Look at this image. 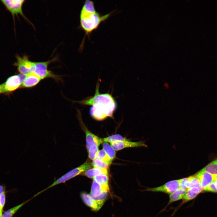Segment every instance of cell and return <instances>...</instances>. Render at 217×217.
Instances as JSON below:
<instances>
[{
    "label": "cell",
    "instance_id": "obj_1",
    "mask_svg": "<svg viewBox=\"0 0 217 217\" xmlns=\"http://www.w3.org/2000/svg\"><path fill=\"white\" fill-rule=\"evenodd\" d=\"M99 86V83L98 82L93 96L77 102L82 105L91 106L90 115L96 120L102 121L108 117L113 118L117 107L116 101L110 94L100 93Z\"/></svg>",
    "mask_w": 217,
    "mask_h": 217
},
{
    "label": "cell",
    "instance_id": "obj_2",
    "mask_svg": "<svg viewBox=\"0 0 217 217\" xmlns=\"http://www.w3.org/2000/svg\"><path fill=\"white\" fill-rule=\"evenodd\" d=\"M115 10L104 15L97 12L94 2L91 0L85 1L81 10L80 15V27L85 32V35L90 38L92 32L96 30L102 22L107 20Z\"/></svg>",
    "mask_w": 217,
    "mask_h": 217
},
{
    "label": "cell",
    "instance_id": "obj_3",
    "mask_svg": "<svg viewBox=\"0 0 217 217\" xmlns=\"http://www.w3.org/2000/svg\"><path fill=\"white\" fill-rule=\"evenodd\" d=\"M93 166L92 163L87 161L80 166L68 171L54 181L51 184L34 195L35 197L44 191L54 186L64 183L77 175L82 174Z\"/></svg>",
    "mask_w": 217,
    "mask_h": 217
},
{
    "label": "cell",
    "instance_id": "obj_4",
    "mask_svg": "<svg viewBox=\"0 0 217 217\" xmlns=\"http://www.w3.org/2000/svg\"><path fill=\"white\" fill-rule=\"evenodd\" d=\"M55 60V58L45 61L35 62V67L33 72L36 74L42 80L47 78H50L56 80H61V77L60 76L54 74L48 69L49 65Z\"/></svg>",
    "mask_w": 217,
    "mask_h": 217
},
{
    "label": "cell",
    "instance_id": "obj_5",
    "mask_svg": "<svg viewBox=\"0 0 217 217\" xmlns=\"http://www.w3.org/2000/svg\"><path fill=\"white\" fill-rule=\"evenodd\" d=\"M17 61L15 65L20 74L27 75L33 72L35 67V62L29 60V57L24 55L21 57L19 55L16 56Z\"/></svg>",
    "mask_w": 217,
    "mask_h": 217
},
{
    "label": "cell",
    "instance_id": "obj_6",
    "mask_svg": "<svg viewBox=\"0 0 217 217\" xmlns=\"http://www.w3.org/2000/svg\"><path fill=\"white\" fill-rule=\"evenodd\" d=\"M1 1L7 10L11 14L14 21L15 16L20 14L27 19L22 10L23 5L24 2V0H2Z\"/></svg>",
    "mask_w": 217,
    "mask_h": 217
},
{
    "label": "cell",
    "instance_id": "obj_7",
    "mask_svg": "<svg viewBox=\"0 0 217 217\" xmlns=\"http://www.w3.org/2000/svg\"><path fill=\"white\" fill-rule=\"evenodd\" d=\"M180 188V180L168 181L164 184L155 187L148 188L145 191L152 192H161L169 194L174 193Z\"/></svg>",
    "mask_w": 217,
    "mask_h": 217
},
{
    "label": "cell",
    "instance_id": "obj_8",
    "mask_svg": "<svg viewBox=\"0 0 217 217\" xmlns=\"http://www.w3.org/2000/svg\"><path fill=\"white\" fill-rule=\"evenodd\" d=\"M26 76L20 74L8 77L4 83L5 93L12 92L20 87Z\"/></svg>",
    "mask_w": 217,
    "mask_h": 217
},
{
    "label": "cell",
    "instance_id": "obj_9",
    "mask_svg": "<svg viewBox=\"0 0 217 217\" xmlns=\"http://www.w3.org/2000/svg\"><path fill=\"white\" fill-rule=\"evenodd\" d=\"M78 112L77 117L83 129L86 134V147L87 151L90 146L96 144L99 146L103 142L102 139L90 132L85 126L82 121L81 113L79 111Z\"/></svg>",
    "mask_w": 217,
    "mask_h": 217
},
{
    "label": "cell",
    "instance_id": "obj_10",
    "mask_svg": "<svg viewBox=\"0 0 217 217\" xmlns=\"http://www.w3.org/2000/svg\"><path fill=\"white\" fill-rule=\"evenodd\" d=\"M199 179L200 187L203 190L216 180L217 177L202 170L195 175Z\"/></svg>",
    "mask_w": 217,
    "mask_h": 217
},
{
    "label": "cell",
    "instance_id": "obj_11",
    "mask_svg": "<svg viewBox=\"0 0 217 217\" xmlns=\"http://www.w3.org/2000/svg\"><path fill=\"white\" fill-rule=\"evenodd\" d=\"M111 146L115 150L118 151L126 148L135 147L141 146L147 147V146L143 141L131 142L129 140L123 141H115L110 143Z\"/></svg>",
    "mask_w": 217,
    "mask_h": 217
},
{
    "label": "cell",
    "instance_id": "obj_12",
    "mask_svg": "<svg viewBox=\"0 0 217 217\" xmlns=\"http://www.w3.org/2000/svg\"><path fill=\"white\" fill-rule=\"evenodd\" d=\"M80 196L84 203L94 211L99 210L104 203V202L94 200L90 196L89 194L85 192H81Z\"/></svg>",
    "mask_w": 217,
    "mask_h": 217
},
{
    "label": "cell",
    "instance_id": "obj_13",
    "mask_svg": "<svg viewBox=\"0 0 217 217\" xmlns=\"http://www.w3.org/2000/svg\"><path fill=\"white\" fill-rule=\"evenodd\" d=\"M42 79L33 72L26 75V78L22 83L21 88H29L36 85L42 80Z\"/></svg>",
    "mask_w": 217,
    "mask_h": 217
},
{
    "label": "cell",
    "instance_id": "obj_14",
    "mask_svg": "<svg viewBox=\"0 0 217 217\" xmlns=\"http://www.w3.org/2000/svg\"><path fill=\"white\" fill-rule=\"evenodd\" d=\"M109 191L108 185L99 184L93 180L91 186L90 195L97 196L104 192H108Z\"/></svg>",
    "mask_w": 217,
    "mask_h": 217
},
{
    "label": "cell",
    "instance_id": "obj_15",
    "mask_svg": "<svg viewBox=\"0 0 217 217\" xmlns=\"http://www.w3.org/2000/svg\"><path fill=\"white\" fill-rule=\"evenodd\" d=\"M108 169L94 168L88 170L81 175L86 176L89 178H92L98 175H108Z\"/></svg>",
    "mask_w": 217,
    "mask_h": 217
},
{
    "label": "cell",
    "instance_id": "obj_16",
    "mask_svg": "<svg viewBox=\"0 0 217 217\" xmlns=\"http://www.w3.org/2000/svg\"><path fill=\"white\" fill-rule=\"evenodd\" d=\"M186 190L185 189L180 187L169 195V201L166 207L174 202L182 199Z\"/></svg>",
    "mask_w": 217,
    "mask_h": 217
},
{
    "label": "cell",
    "instance_id": "obj_17",
    "mask_svg": "<svg viewBox=\"0 0 217 217\" xmlns=\"http://www.w3.org/2000/svg\"><path fill=\"white\" fill-rule=\"evenodd\" d=\"M202 170L217 177V159L211 162Z\"/></svg>",
    "mask_w": 217,
    "mask_h": 217
},
{
    "label": "cell",
    "instance_id": "obj_18",
    "mask_svg": "<svg viewBox=\"0 0 217 217\" xmlns=\"http://www.w3.org/2000/svg\"><path fill=\"white\" fill-rule=\"evenodd\" d=\"M198 194L193 190L192 188L187 189L182 199L183 201L182 204H183L193 199Z\"/></svg>",
    "mask_w": 217,
    "mask_h": 217
},
{
    "label": "cell",
    "instance_id": "obj_19",
    "mask_svg": "<svg viewBox=\"0 0 217 217\" xmlns=\"http://www.w3.org/2000/svg\"><path fill=\"white\" fill-rule=\"evenodd\" d=\"M103 149L112 161L115 157L116 153L115 149L108 143L105 142L102 145Z\"/></svg>",
    "mask_w": 217,
    "mask_h": 217
},
{
    "label": "cell",
    "instance_id": "obj_20",
    "mask_svg": "<svg viewBox=\"0 0 217 217\" xmlns=\"http://www.w3.org/2000/svg\"><path fill=\"white\" fill-rule=\"evenodd\" d=\"M31 199L27 200L21 204L9 209L5 212L1 217H12L18 210Z\"/></svg>",
    "mask_w": 217,
    "mask_h": 217
},
{
    "label": "cell",
    "instance_id": "obj_21",
    "mask_svg": "<svg viewBox=\"0 0 217 217\" xmlns=\"http://www.w3.org/2000/svg\"><path fill=\"white\" fill-rule=\"evenodd\" d=\"M102 140L104 142L111 143L115 141H127L129 140L119 134H116L103 138Z\"/></svg>",
    "mask_w": 217,
    "mask_h": 217
},
{
    "label": "cell",
    "instance_id": "obj_22",
    "mask_svg": "<svg viewBox=\"0 0 217 217\" xmlns=\"http://www.w3.org/2000/svg\"><path fill=\"white\" fill-rule=\"evenodd\" d=\"M95 159L100 160L109 165L112 162L103 149L99 151Z\"/></svg>",
    "mask_w": 217,
    "mask_h": 217
},
{
    "label": "cell",
    "instance_id": "obj_23",
    "mask_svg": "<svg viewBox=\"0 0 217 217\" xmlns=\"http://www.w3.org/2000/svg\"><path fill=\"white\" fill-rule=\"evenodd\" d=\"M97 144H94L91 146L88 151V157L90 159L93 160L95 159L96 155L99 152L98 147Z\"/></svg>",
    "mask_w": 217,
    "mask_h": 217
},
{
    "label": "cell",
    "instance_id": "obj_24",
    "mask_svg": "<svg viewBox=\"0 0 217 217\" xmlns=\"http://www.w3.org/2000/svg\"><path fill=\"white\" fill-rule=\"evenodd\" d=\"M93 178V180L99 184L108 185V175H101L95 176Z\"/></svg>",
    "mask_w": 217,
    "mask_h": 217
},
{
    "label": "cell",
    "instance_id": "obj_25",
    "mask_svg": "<svg viewBox=\"0 0 217 217\" xmlns=\"http://www.w3.org/2000/svg\"><path fill=\"white\" fill-rule=\"evenodd\" d=\"M93 166L94 168H102L108 169L109 165L108 164L96 159L93 160L92 162Z\"/></svg>",
    "mask_w": 217,
    "mask_h": 217
},
{
    "label": "cell",
    "instance_id": "obj_26",
    "mask_svg": "<svg viewBox=\"0 0 217 217\" xmlns=\"http://www.w3.org/2000/svg\"><path fill=\"white\" fill-rule=\"evenodd\" d=\"M108 193L107 192H104L96 197L93 196L90 194H89V195L92 198L96 200L104 203L107 196Z\"/></svg>",
    "mask_w": 217,
    "mask_h": 217
},
{
    "label": "cell",
    "instance_id": "obj_27",
    "mask_svg": "<svg viewBox=\"0 0 217 217\" xmlns=\"http://www.w3.org/2000/svg\"><path fill=\"white\" fill-rule=\"evenodd\" d=\"M5 201V191L1 194L0 196V206L1 208H3L4 206Z\"/></svg>",
    "mask_w": 217,
    "mask_h": 217
},
{
    "label": "cell",
    "instance_id": "obj_28",
    "mask_svg": "<svg viewBox=\"0 0 217 217\" xmlns=\"http://www.w3.org/2000/svg\"><path fill=\"white\" fill-rule=\"evenodd\" d=\"M5 93L4 83L0 85V94Z\"/></svg>",
    "mask_w": 217,
    "mask_h": 217
},
{
    "label": "cell",
    "instance_id": "obj_29",
    "mask_svg": "<svg viewBox=\"0 0 217 217\" xmlns=\"http://www.w3.org/2000/svg\"><path fill=\"white\" fill-rule=\"evenodd\" d=\"M5 190V188L2 185H0V196L1 194Z\"/></svg>",
    "mask_w": 217,
    "mask_h": 217
},
{
    "label": "cell",
    "instance_id": "obj_30",
    "mask_svg": "<svg viewBox=\"0 0 217 217\" xmlns=\"http://www.w3.org/2000/svg\"><path fill=\"white\" fill-rule=\"evenodd\" d=\"M163 86L166 89L169 88L170 86L168 83L167 82H165L163 85Z\"/></svg>",
    "mask_w": 217,
    "mask_h": 217
},
{
    "label": "cell",
    "instance_id": "obj_31",
    "mask_svg": "<svg viewBox=\"0 0 217 217\" xmlns=\"http://www.w3.org/2000/svg\"><path fill=\"white\" fill-rule=\"evenodd\" d=\"M215 188L217 191V179L215 180L213 182Z\"/></svg>",
    "mask_w": 217,
    "mask_h": 217
},
{
    "label": "cell",
    "instance_id": "obj_32",
    "mask_svg": "<svg viewBox=\"0 0 217 217\" xmlns=\"http://www.w3.org/2000/svg\"><path fill=\"white\" fill-rule=\"evenodd\" d=\"M3 209H2L0 206V212L2 213Z\"/></svg>",
    "mask_w": 217,
    "mask_h": 217
},
{
    "label": "cell",
    "instance_id": "obj_33",
    "mask_svg": "<svg viewBox=\"0 0 217 217\" xmlns=\"http://www.w3.org/2000/svg\"><path fill=\"white\" fill-rule=\"evenodd\" d=\"M2 212H0V217H1L2 215Z\"/></svg>",
    "mask_w": 217,
    "mask_h": 217
}]
</instances>
